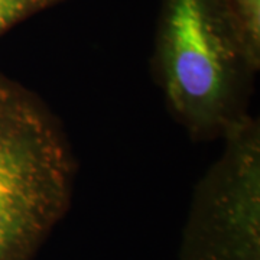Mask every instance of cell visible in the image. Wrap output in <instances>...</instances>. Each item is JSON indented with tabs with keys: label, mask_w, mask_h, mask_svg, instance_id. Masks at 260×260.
<instances>
[{
	"label": "cell",
	"mask_w": 260,
	"mask_h": 260,
	"mask_svg": "<svg viewBox=\"0 0 260 260\" xmlns=\"http://www.w3.org/2000/svg\"><path fill=\"white\" fill-rule=\"evenodd\" d=\"M59 0H0V35Z\"/></svg>",
	"instance_id": "cell-5"
},
{
	"label": "cell",
	"mask_w": 260,
	"mask_h": 260,
	"mask_svg": "<svg viewBox=\"0 0 260 260\" xmlns=\"http://www.w3.org/2000/svg\"><path fill=\"white\" fill-rule=\"evenodd\" d=\"M74 159L55 117L0 75V260H30L67 211Z\"/></svg>",
	"instance_id": "cell-1"
},
{
	"label": "cell",
	"mask_w": 260,
	"mask_h": 260,
	"mask_svg": "<svg viewBox=\"0 0 260 260\" xmlns=\"http://www.w3.org/2000/svg\"><path fill=\"white\" fill-rule=\"evenodd\" d=\"M223 135L195 192L184 260H260L259 123L243 114Z\"/></svg>",
	"instance_id": "cell-3"
},
{
	"label": "cell",
	"mask_w": 260,
	"mask_h": 260,
	"mask_svg": "<svg viewBox=\"0 0 260 260\" xmlns=\"http://www.w3.org/2000/svg\"><path fill=\"white\" fill-rule=\"evenodd\" d=\"M251 73L260 67V0H223Z\"/></svg>",
	"instance_id": "cell-4"
},
{
	"label": "cell",
	"mask_w": 260,
	"mask_h": 260,
	"mask_svg": "<svg viewBox=\"0 0 260 260\" xmlns=\"http://www.w3.org/2000/svg\"><path fill=\"white\" fill-rule=\"evenodd\" d=\"M158 56L168 102L191 133H224L242 117L250 70L223 0H165Z\"/></svg>",
	"instance_id": "cell-2"
}]
</instances>
